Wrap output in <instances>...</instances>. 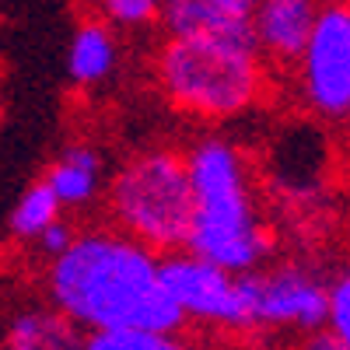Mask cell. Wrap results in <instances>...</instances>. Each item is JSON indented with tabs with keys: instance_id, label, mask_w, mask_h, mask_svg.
<instances>
[{
	"instance_id": "1",
	"label": "cell",
	"mask_w": 350,
	"mask_h": 350,
	"mask_svg": "<svg viewBox=\"0 0 350 350\" xmlns=\"http://www.w3.org/2000/svg\"><path fill=\"white\" fill-rule=\"evenodd\" d=\"M165 256L116 228L77 231L74 242L46 259L42 287L56 312L84 333L158 329L179 333L183 312L165 291Z\"/></svg>"
},
{
	"instance_id": "2",
	"label": "cell",
	"mask_w": 350,
	"mask_h": 350,
	"mask_svg": "<svg viewBox=\"0 0 350 350\" xmlns=\"http://www.w3.org/2000/svg\"><path fill=\"white\" fill-rule=\"evenodd\" d=\"M183 154L193 189V221L183 252L228 273L267 267L277 252V231L259 203L245 151L221 133H203Z\"/></svg>"
},
{
	"instance_id": "3",
	"label": "cell",
	"mask_w": 350,
	"mask_h": 350,
	"mask_svg": "<svg viewBox=\"0 0 350 350\" xmlns=\"http://www.w3.org/2000/svg\"><path fill=\"white\" fill-rule=\"evenodd\" d=\"M161 98L193 123H231L267 98V60L252 39L165 36L154 53Z\"/></svg>"
},
{
	"instance_id": "4",
	"label": "cell",
	"mask_w": 350,
	"mask_h": 350,
	"mask_svg": "<svg viewBox=\"0 0 350 350\" xmlns=\"http://www.w3.org/2000/svg\"><path fill=\"white\" fill-rule=\"evenodd\" d=\"M102 200L116 231L154 249L158 256H175L186 249L193 221V189L183 151H133L109 175Z\"/></svg>"
},
{
	"instance_id": "5",
	"label": "cell",
	"mask_w": 350,
	"mask_h": 350,
	"mask_svg": "<svg viewBox=\"0 0 350 350\" xmlns=\"http://www.w3.org/2000/svg\"><path fill=\"white\" fill-rule=\"evenodd\" d=\"M165 291L186 323L224 333H252V295L249 273H228L189 252L165 256Z\"/></svg>"
},
{
	"instance_id": "6",
	"label": "cell",
	"mask_w": 350,
	"mask_h": 350,
	"mask_svg": "<svg viewBox=\"0 0 350 350\" xmlns=\"http://www.w3.org/2000/svg\"><path fill=\"white\" fill-rule=\"evenodd\" d=\"M252 326L267 333H315L326 326L329 277L305 259L267 262L249 273Z\"/></svg>"
},
{
	"instance_id": "7",
	"label": "cell",
	"mask_w": 350,
	"mask_h": 350,
	"mask_svg": "<svg viewBox=\"0 0 350 350\" xmlns=\"http://www.w3.org/2000/svg\"><path fill=\"white\" fill-rule=\"evenodd\" d=\"M298 88L305 105L323 120L350 112V14L340 0L319 8L312 36L298 56Z\"/></svg>"
},
{
	"instance_id": "8",
	"label": "cell",
	"mask_w": 350,
	"mask_h": 350,
	"mask_svg": "<svg viewBox=\"0 0 350 350\" xmlns=\"http://www.w3.org/2000/svg\"><path fill=\"white\" fill-rule=\"evenodd\" d=\"M323 0H259L249 11V28L259 56L273 67H295L312 36Z\"/></svg>"
},
{
	"instance_id": "9",
	"label": "cell",
	"mask_w": 350,
	"mask_h": 350,
	"mask_svg": "<svg viewBox=\"0 0 350 350\" xmlns=\"http://www.w3.org/2000/svg\"><path fill=\"white\" fill-rule=\"evenodd\" d=\"M42 179L53 189V196L60 200L64 211H84L95 200H102V193H105V183H109L105 154L95 144L74 140L49 161Z\"/></svg>"
},
{
	"instance_id": "10",
	"label": "cell",
	"mask_w": 350,
	"mask_h": 350,
	"mask_svg": "<svg viewBox=\"0 0 350 350\" xmlns=\"http://www.w3.org/2000/svg\"><path fill=\"white\" fill-rule=\"evenodd\" d=\"M120 67V39L116 28L98 14H88L74 25L67 42V77L74 88H98Z\"/></svg>"
},
{
	"instance_id": "11",
	"label": "cell",
	"mask_w": 350,
	"mask_h": 350,
	"mask_svg": "<svg viewBox=\"0 0 350 350\" xmlns=\"http://www.w3.org/2000/svg\"><path fill=\"white\" fill-rule=\"evenodd\" d=\"M0 350H84V329L53 305H28L0 326Z\"/></svg>"
},
{
	"instance_id": "12",
	"label": "cell",
	"mask_w": 350,
	"mask_h": 350,
	"mask_svg": "<svg viewBox=\"0 0 350 350\" xmlns=\"http://www.w3.org/2000/svg\"><path fill=\"white\" fill-rule=\"evenodd\" d=\"M161 32L165 36H231L252 39L249 14L228 8L224 0H161Z\"/></svg>"
},
{
	"instance_id": "13",
	"label": "cell",
	"mask_w": 350,
	"mask_h": 350,
	"mask_svg": "<svg viewBox=\"0 0 350 350\" xmlns=\"http://www.w3.org/2000/svg\"><path fill=\"white\" fill-rule=\"evenodd\" d=\"M67 211L60 207V200L53 196V189L46 186V179L32 183L21 196L18 203L11 207L8 214V235L21 245H36V239L42 235V231L53 224V221H60Z\"/></svg>"
},
{
	"instance_id": "14",
	"label": "cell",
	"mask_w": 350,
	"mask_h": 350,
	"mask_svg": "<svg viewBox=\"0 0 350 350\" xmlns=\"http://www.w3.org/2000/svg\"><path fill=\"white\" fill-rule=\"evenodd\" d=\"M84 350H189L175 333L158 329H95L84 333Z\"/></svg>"
},
{
	"instance_id": "15",
	"label": "cell",
	"mask_w": 350,
	"mask_h": 350,
	"mask_svg": "<svg viewBox=\"0 0 350 350\" xmlns=\"http://www.w3.org/2000/svg\"><path fill=\"white\" fill-rule=\"evenodd\" d=\"M95 14L116 32H144L158 25L161 0H95Z\"/></svg>"
},
{
	"instance_id": "16",
	"label": "cell",
	"mask_w": 350,
	"mask_h": 350,
	"mask_svg": "<svg viewBox=\"0 0 350 350\" xmlns=\"http://www.w3.org/2000/svg\"><path fill=\"white\" fill-rule=\"evenodd\" d=\"M326 329L350 347V249L336 277H329V308H326Z\"/></svg>"
},
{
	"instance_id": "17",
	"label": "cell",
	"mask_w": 350,
	"mask_h": 350,
	"mask_svg": "<svg viewBox=\"0 0 350 350\" xmlns=\"http://www.w3.org/2000/svg\"><path fill=\"white\" fill-rule=\"evenodd\" d=\"M74 235H77V228H74L67 217H60V221H53L42 235L36 239V249H39V256L53 259V256H60V252L74 242Z\"/></svg>"
},
{
	"instance_id": "18",
	"label": "cell",
	"mask_w": 350,
	"mask_h": 350,
	"mask_svg": "<svg viewBox=\"0 0 350 350\" xmlns=\"http://www.w3.org/2000/svg\"><path fill=\"white\" fill-rule=\"evenodd\" d=\"M295 350H350V347H347L343 340H336V336L323 326V329H315V333H305Z\"/></svg>"
},
{
	"instance_id": "19",
	"label": "cell",
	"mask_w": 350,
	"mask_h": 350,
	"mask_svg": "<svg viewBox=\"0 0 350 350\" xmlns=\"http://www.w3.org/2000/svg\"><path fill=\"white\" fill-rule=\"evenodd\" d=\"M224 4H228V8H235V11H242V14H249V11L259 4V0H224Z\"/></svg>"
},
{
	"instance_id": "20",
	"label": "cell",
	"mask_w": 350,
	"mask_h": 350,
	"mask_svg": "<svg viewBox=\"0 0 350 350\" xmlns=\"http://www.w3.org/2000/svg\"><path fill=\"white\" fill-rule=\"evenodd\" d=\"M189 350H217V347H189Z\"/></svg>"
},
{
	"instance_id": "21",
	"label": "cell",
	"mask_w": 350,
	"mask_h": 350,
	"mask_svg": "<svg viewBox=\"0 0 350 350\" xmlns=\"http://www.w3.org/2000/svg\"><path fill=\"white\" fill-rule=\"evenodd\" d=\"M340 4H343V8H347V14H350V0H340Z\"/></svg>"
},
{
	"instance_id": "22",
	"label": "cell",
	"mask_w": 350,
	"mask_h": 350,
	"mask_svg": "<svg viewBox=\"0 0 350 350\" xmlns=\"http://www.w3.org/2000/svg\"><path fill=\"white\" fill-rule=\"evenodd\" d=\"M347 123H350V112H347Z\"/></svg>"
}]
</instances>
